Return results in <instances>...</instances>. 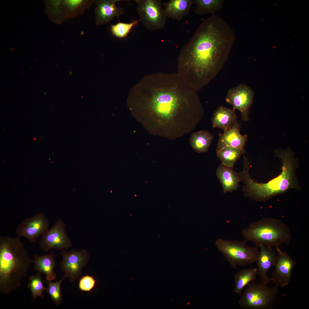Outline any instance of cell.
<instances>
[{"instance_id": "cell-1", "label": "cell", "mask_w": 309, "mask_h": 309, "mask_svg": "<svg viewBox=\"0 0 309 309\" xmlns=\"http://www.w3.org/2000/svg\"><path fill=\"white\" fill-rule=\"evenodd\" d=\"M235 33L215 14L204 20L178 56L177 72L186 85L197 92L209 83L227 62Z\"/></svg>"}, {"instance_id": "cell-2", "label": "cell", "mask_w": 309, "mask_h": 309, "mask_svg": "<svg viewBox=\"0 0 309 309\" xmlns=\"http://www.w3.org/2000/svg\"><path fill=\"white\" fill-rule=\"evenodd\" d=\"M152 79L148 108L157 120L162 135L175 140L195 128L204 114L197 92L182 81L177 73Z\"/></svg>"}, {"instance_id": "cell-3", "label": "cell", "mask_w": 309, "mask_h": 309, "mask_svg": "<svg viewBox=\"0 0 309 309\" xmlns=\"http://www.w3.org/2000/svg\"><path fill=\"white\" fill-rule=\"evenodd\" d=\"M274 152L282 162V171L266 183H259L251 178L249 172V161L247 158L244 157L243 169L238 174L240 181L244 184L243 189L245 196L257 201H265L290 189H301L296 174L299 167L298 161L294 158L291 149H278Z\"/></svg>"}, {"instance_id": "cell-4", "label": "cell", "mask_w": 309, "mask_h": 309, "mask_svg": "<svg viewBox=\"0 0 309 309\" xmlns=\"http://www.w3.org/2000/svg\"><path fill=\"white\" fill-rule=\"evenodd\" d=\"M20 237L0 236V292L7 294L21 285L33 260Z\"/></svg>"}, {"instance_id": "cell-5", "label": "cell", "mask_w": 309, "mask_h": 309, "mask_svg": "<svg viewBox=\"0 0 309 309\" xmlns=\"http://www.w3.org/2000/svg\"><path fill=\"white\" fill-rule=\"evenodd\" d=\"M242 234L247 241L258 247H272L289 243L292 239L290 230L282 221L272 217H264L251 223L243 229Z\"/></svg>"}, {"instance_id": "cell-6", "label": "cell", "mask_w": 309, "mask_h": 309, "mask_svg": "<svg viewBox=\"0 0 309 309\" xmlns=\"http://www.w3.org/2000/svg\"><path fill=\"white\" fill-rule=\"evenodd\" d=\"M246 241L218 239L215 241L218 249L223 255L224 260L233 268L243 266L256 262L259 253L258 247H250Z\"/></svg>"}, {"instance_id": "cell-7", "label": "cell", "mask_w": 309, "mask_h": 309, "mask_svg": "<svg viewBox=\"0 0 309 309\" xmlns=\"http://www.w3.org/2000/svg\"><path fill=\"white\" fill-rule=\"evenodd\" d=\"M278 287H269L262 282L249 283L238 301L240 307L245 309L271 308L277 297Z\"/></svg>"}, {"instance_id": "cell-8", "label": "cell", "mask_w": 309, "mask_h": 309, "mask_svg": "<svg viewBox=\"0 0 309 309\" xmlns=\"http://www.w3.org/2000/svg\"><path fill=\"white\" fill-rule=\"evenodd\" d=\"M136 10L144 26L150 31L159 30L165 26L167 17L161 0H135Z\"/></svg>"}, {"instance_id": "cell-9", "label": "cell", "mask_w": 309, "mask_h": 309, "mask_svg": "<svg viewBox=\"0 0 309 309\" xmlns=\"http://www.w3.org/2000/svg\"><path fill=\"white\" fill-rule=\"evenodd\" d=\"M94 3V0L49 1L47 8L54 22L61 23L66 19L82 15Z\"/></svg>"}, {"instance_id": "cell-10", "label": "cell", "mask_w": 309, "mask_h": 309, "mask_svg": "<svg viewBox=\"0 0 309 309\" xmlns=\"http://www.w3.org/2000/svg\"><path fill=\"white\" fill-rule=\"evenodd\" d=\"M39 244L40 248L46 252L53 249L64 250L71 247V242L63 221L58 219L40 237Z\"/></svg>"}, {"instance_id": "cell-11", "label": "cell", "mask_w": 309, "mask_h": 309, "mask_svg": "<svg viewBox=\"0 0 309 309\" xmlns=\"http://www.w3.org/2000/svg\"><path fill=\"white\" fill-rule=\"evenodd\" d=\"M49 221L43 213H39L25 218L16 227L17 236L26 238L31 243L36 242L48 229Z\"/></svg>"}, {"instance_id": "cell-12", "label": "cell", "mask_w": 309, "mask_h": 309, "mask_svg": "<svg viewBox=\"0 0 309 309\" xmlns=\"http://www.w3.org/2000/svg\"><path fill=\"white\" fill-rule=\"evenodd\" d=\"M60 254L62 258L61 268L66 277L74 282L79 277L82 269L88 264V253L85 250L79 251L72 249L68 251H62Z\"/></svg>"}, {"instance_id": "cell-13", "label": "cell", "mask_w": 309, "mask_h": 309, "mask_svg": "<svg viewBox=\"0 0 309 309\" xmlns=\"http://www.w3.org/2000/svg\"><path fill=\"white\" fill-rule=\"evenodd\" d=\"M254 95L253 91L250 87L241 84L229 90L225 100L233 106V109L239 111L242 120L247 121L249 119V109L253 103Z\"/></svg>"}, {"instance_id": "cell-14", "label": "cell", "mask_w": 309, "mask_h": 309, "mask_svg": "<svg viewBox=\"0 0 309 309\" xmlns=\"http://www.w3.org/2000/svg\"><path fill=\"white\" fill-rule=\"evenodd\" d=\"M276 247L277 258L274 266L272 281L278 287H284L290 283L296 263L287 253L281 250L278 246Z\"/></svg>"}, {"instance_id": "cell-15", "label": "cell", "mask_w": 309, "mask_h": 309, "mask_svg": "<svg viewBox=\"0 0 309 309\" xmlns=\"http://www.w3.org/2000/svg\"><path fill=\"white\" fill-rule=\"evenodd\" d=\"M120 1L94 0L96 4L94 13L97 26L108 23L114 17H119L124 13L123 9L116 5V3Z\"/></svg>"}, {"instance_id": "cell-16", "label": "cell", "mask_w": 309, "mask_h": 309, "mask_svg": "<svg viewBox=\"0 0 309 309\" xmlns=\"http://www.w3.org/2000/svg\"><path fill=\"white\" fill-rule=\"evenodd\" d=\"M259 253L257 261L258 266V274L262 282L268 284L272 281L268 273L270 269L274 266L277 258V255L274 251L272 247L260 245Z\"/></svg>"}, {"instance_id": "cell-17", "label": "cell", "mask_w": 309, "mask_h": 309, "mask_svg": "<svg viewBox=\"0 0 309 309\" xmlns=\"http://www.w3.org/2000/svg\"><path fill=\"white\" fill-rule=\"evenodd\" d=\"M240 128L237 120L231 128L224 131L223 133H220L216 152L226 146L244 149L247 140V136L240 134Z\"/></svg>"}, {"instance_id": "cell-18", "label": "cell", "mask_w": 309, "mask_h": 309, "mask_svg": "<svg viewBox=\"0 0 309 309\" xmlns=\"http://www.w3.org/2000/svg\"><path fill=\"white\" fill-rule=\"evenodd\" d=\"M55 257L54 252L53 251L42 255H35L33 259L34 270L44 274L48 281L54 280L56 276Z\"/></svg>"}, {"instance_id": "cell-19", "label": "cell", "mask_w": 309, "mask_h": 309, "mask_svg": "<svg viewBox=\"0 0 309 309\" xmlns=\"http://www.w3.org/2000/svg\"><path fill=\"white\" fill-rule=\"evenodd\" d=\"M237 118L235 110L220 106L215 111L211 118L213 127L219 128L225 131L232 127L237 120Z\"/></svg>"}, {"instance_id": "cell-20", "label": "cell", "mask_w": 309, "mask_h": 309, "mask_svg": "<svg viewBox=\"0 0 309 309\" xmlns=\"http://www.w3.org/2000/svg\"><path fill=\"white\" fill-rule=\"evenodd\" d=\"M193 3V0H170L163 5L167 18L179 21L188 14Z\"/></svg>"}, {"instance_id": "cell-21", "label": "cell", "mask_w": 309, "mask_h": 309, "mask_svg": "<svg viewBox=\"0 0 309 309\" xmlns=\"http://www.w3.org/2000/svg\"><path fill=\"white\" fill-rule=\"evenodd\" d=\"M216 174L222 185L224 193L232 192L239 187L240 181L238 175L233 168L227 167L221 164L217 170Z\"/></svg>"}, {"instance_id": "cell-22", "label": "cell", "mask_w": 309, "mask_h": 309, "mask_svg": "<svg viewBox=\"0 0 309 309\" xmlns=\"http://www.w3.org/2000/svg\"><path fill=\"white\" fill-rule=\"evenodd\" d=\"M213 138V135L209 132L201 130L191 134L189 144L197 153L206 152L208 151Z\"/></svg>"}, {"instance_id": "cell-23", "label": "cell", "mask_w": 309, "mask_h": 309, "mask_svg": "<svg viewBox=\"0 0 309 309\" xmlns=\"http://www.w3.org/2000/svg\"><path fill=\"white\" fill-rule=\"evenodd\" d=\"M257 274V268H255L243 269L237 272L234 276L235 292L241 296L243 288L255 280Z\"/></svg>"}, {"instance_id": "cell-24", "label": "cell", "mask_w": 309, "mask_h": 309, "mask_svg": "<svg viewBox=\"0 0 309 309\" xmlns=\"http://www.w3.org/2000/svg\"><path fill=\"white\" fill-rule=\"evenodd\" d=\"M245 152L244 149L226 146L216 153L222 164L227 167L233 168L236 162Z\"/></svg>"}, {"instance_id": "cell-25", "label": "cell", "mask_w": 309, "mask_h": 309, "mask_svg": "<svg viewBox=\"0 0 309 309\" xmlns=\"http://www.w3.org/2000/svg\"><path fill=\"white\" fill-rule=\"evenodd\" d=\"M196 7L195 13L199 15L205 14H215L222 8L223 0H195Z\"/></svg>"}, {"instance_id": "cell-26", "label": "cell", "mask_w": 309, "mask_h": 309, "mask_svg": "<svg viewBox=\"0 0 309 309\" xmlns=\"http://www.w3.org/2000/svg\"><path fill=\"white\" fill-rule=\"evenodd\" d=\"M41 274V273L38 272L36 274L31 276L29 278L27 287L31 292V303H33L38 297H42L43 292L46 290V288L43 286Z\"/></svg>"}, {"instance_id": "cell-27", "label": "cell", "mask_w": 309, "mask_h": 309, "mask_svg": "<svg viewBox=\"0 0 309 309\" xmlns=\"http://www.w3.org/2000/svg\"><path fill=\"white\" fill-rule=\"evenodd\" d=\"M64 275L63 277L59 281L52 282L49 281L47 282L48 285L46 290L50 296L53 303L56 305H58L61 303L62 300L61 286L64 279L66 278Z\"/></svg>"}, {"instance_id": "cell-28", "label": "cell", "mask_w": 309, "mask_h": 309, "mask_svg": "<svg viewBox=\"0 0 309 309\" xmlns=\"http://www.w3.org/2000/svg\"><path fill=\"white\" fill-rule=\"evenodd\" d=\"M140 21L139 19L132 21L129 23L119 22L115 25H111V31L115 36L120 38L126 37L132 28Z\"/></svg>"}, {"instance_id": "cell-29", "label": "cell", "mask_w": 309, "mask_h": 309, "mask_svg": "<svg viewBox=\"0 0 309 309\" xmlns=\"http://www.w3.org/2000/svg\"><path fill=\"white\" fill-rule=\"evenodd\" d=\"M96 283V280L93 276L86 275L80 279L78 287L81 291L90 292L94 288Z\"/></svg>"}]
</instances>
